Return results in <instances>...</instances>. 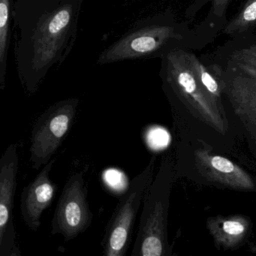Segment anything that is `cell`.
<instances>
[{"mask_svg": "<svg viewBox=\"0 0 256 256\" xmlns=\"http://www.w3.org/2000/svg\"><path fill=\"white\" fill-rule=\"evenodd\" d=\"M84 0H16L12 22L14 58L28 95L65 62L76 44Z\"/></svg>", "mask_w": 256, "mask_h": 256, "instance_id": "1", "label": "cell"}, {"mask_svg": "<svg viewBox=\"0 0 256 256\" xmlns=\"http://www.w3.org/2000/svg\"><path fill=\"white\" fill-rule=\"evenodd\" d=\"M194 59V55L181 49L168 50L162 55L164 85L194 118L224 134L228 121L224 110L212 100L200 82Z\"/></svg>", "mask_w": 256, "mask_h": 256, "instance_id": "2", "label": "cell"}, {"mask_svg": "<svg viewBox=\"0 0 256 256\" xmlns=\"http://www.w3.org/2000/svg\"><path fill=\"white\" fill-rule=\"evenodd\" d=\"M174 28L161 19L138 20L132 29L100 54L97 64L102 66L128 60H142L162 55L178 38Z\"/></svg>", "mask_w": 256, "mask_h": 256, "instance_id": "3", "label": "cell"}, {"mask_svg": "<svg viewBox=\"0 0 256 256\" xmlns=\"http://www.w3.org/2000/svg\"><path fill=\"white\" fill-rule=\"evenodd\" d=\"M154 158L130 182L108 222L102 240V254L124 256L132 238L133 228L145 192L151 184Z\"/></svg>", "mask_w": 256, "mask_h": 256, "instance_id": "4", "label": "cell"}, {"mask_svg": "<svg viewBox=\"0 0 256 256\" xmlns=\"http://www.w3.org/2000/svg\"><path fill=\"white\" fill-rule=\"evenodd\" d=\"M80 100L68 98L48 108L32 126L30 145V161L38 170L56 154L72 126Z\"/></svg>", "mask_w": 256, "mask_h": 256, "instance_id": "5", "label": "cell"}, {"mask_svg": "<svg viewBox=\"0 0 256 256\" xmlns=\"http://www.w3.org/2000/svg\"><path fill=\"white\" fill-rule=\"evenodd\" d=\"M160 184L158 176L145 192L132 256H162L167 252V200Z\"/></svg>", "mask_w": 256, "mask_h": 256, "instance_id": "6", "label": "cell"}, {"mask_svg": "<svg viewBox=\"0 0 256 256\" xmlns=\"http://www.w3.org/2000/svg\"><path fill=\"white\" fill-rule=\"evenodd\" d=\"M88 188L82 172L70 176L62 188L52 221V234L72 240L86 232L94 214L88 202Z\"/></svg>", "mask_w": 256, "mask_h": 256, "instance_id": "7", "label": "cell"}, {"mask_svg": "<svg viewBox=\"0 0 256 256\" xmlns=\"http://www.w3.org/2000/svg\"><path fill=\"white\" fill-rule=\"evenodd\" d=\"M18 169V144H12L0 158V256H22L13 214Z\"/></svg>", "mask_w": 256, "mask_h": 256, "instance_id": "8", "label": "cell"}, {"mask_svg": "<svg viewBox=\"0 0 256 256\" xmlns=\"http://www.w3.org/2000/svg\"><path fill=\"white\" fill-rule=\"evenodd\" d=\"M56 158H52L35 179L24 188L20 197V212L26 226L36 232L41 226L43 212L52 205L56 191L50 178Z\"/></svg>", "mask_w": 256, "mask_h": 256, "instance_id": "9", "label": "cell"}, {"mask_svg": "<svg viewBox=\"0 0 256 256\" xmlns=\"http://www.w3.org/2000/svg\"><path fill=\"white\" fill-rule=\"evenodd\" d=\"M198 173L206 180L239 191H252L254 181L250 174L233 162L204 150L194 152Z\"/></svg>", "mask_w": 256, "mask_h": 256, "instance_id": "10", "label": "cell"}, {"mask_svg": "<svg viewBox=\"0 0 256 256\" xmlns=\"http://www.w3.org/2000/svg\"><path fill=\"white\" fill-rule=\"evenodd\" d=\"M223 83V90L247 131L256 140V78L244 73Z\"/></svg>", "mask_w": 256, "mask_h": 256, "instance_id": "11", "label": "cell"}, {"mask_svg": "<svg viewBox=\"0 0 256 256\" xmlns=\"http://www.w3.org/2000/svg\"><path fill=\"white\" fill-rule=\"evenodd\" d=\"M206 228L216 244L223 248H232L244 240L250 229V222L246 217L236 215L210 218Z\"/></svg>", "mask_w": 256, "mask_h": 256, "instance_id": "12", "label": "cell"}, {"mask_svg": "<svg viewBox=\"0 0 256 256\" xmlns=\"http://www.w3.org/2000/svg\"><path fill=\"white\" fill-rule=\"evenodd\" d=\"M13 0H0V90H4L6 79L8 49L11 38Z\"/></svg>", "mask_w": 256, "mask_h": 256, "instance_id": "13", "label": "cell"}, {"mask_svg": "<svg viewBox=\"0 0 256 256\" xmlns=\"http://www.w3.org/2000/svg\"><path fill=\"white\" fill-rule=\"evenodd\" d=\"M194 64H196V68L199 78H200L202 83L203 84L205 89L209 92L212 100L218 104L220 108H223L222 104V90L220 84L210 74L209 72L206 70V68L204 66L203 64L198 60L196 56V59H194Z\"/></svg>", "mask_w": 256, "mask_h": 256, "instance_id": "14", "label": "cell"}, {"mask_svg": "<svg viewBox=\"0 0 256 256\" xmlns=\"http://www.w3.org/2000/svg\"><path fill=\"white\" fill-rule=\"evenodd\" d=\"M233 62L241 71L248 76L256 78V47L242 49L232 55Z\"/></svg>", "mask_w": 256, "mask_h": 256, "instance_id": "15", "label": "cell"}, {"mask_svg": "<svg viewBox=\"0 0 256 256\" xmlns=\"http://www.w3.org/2000/svg\"><path fill=\"white\" fill-rule=\"evenodd\" d=\"M256 20V0H251L245 10L238 16V18L230 22L224 29V32H234L242 30L250 24Z\"/></svg>", "mask_w": 256, "mask_h": 256, "instance_id": "16", "label": "cell"}, {"mask_svg": "<svg viewBox=\"0 0 256 256\" xmlns=\"http://www.w3.org/2000/svg\"><path fill=\"white\" fill-rule=\"evenodd\" d=\"M169 142H170V136L166 130L163 128H158V130H154L152 132V136H151V144L154 148H156V149L166 148Z\"/></svg>", "mask_w": 256, "mask_h": 256, "instance_id": "17", "label": "cell"}, {"mask_svg": "<svg viewBox=\"0 0 256 256\" xmlns=\"http://www.w3.org/2000/svg\"><path fill=\"white\" fill-rule=\"evenodd\" d=\"M230 0H212V8L216 16H222Z\"/></svg>", "mask_w": 256, "mask_h": 256, "instance_id": "18", "label": "cell"}]
</instances>
